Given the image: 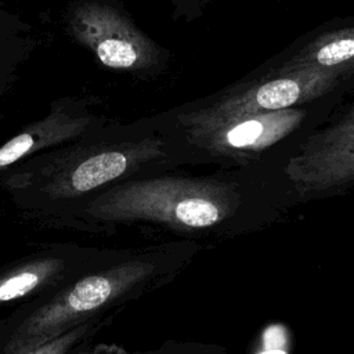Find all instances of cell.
<instances>
[{
  "mask_svg": "<svg viewBox=\"0 0 354 354\" xmlns=\"http://www.w3.org/2000/svg\"><path fill=\"white\" fill-rule=\"evenodd\" d=\"M156 266L151 260H126L80 278L24 317L7 337L3 353L33 350L82 325L94 313L142 286L155 274Z\"/></svg>",
  "mask_w": 354,
  "mask_h": 354,
  "instance_id": "cell-1",
  "label": "cell"
},
{
  "mask_svg": "<svg viewBox=\"0 0 354 354\" xmlns=\"http://www.w3.org/2000/svg\"><path fill=\"white\" fill-rule=\"evenodd\" d=\"M283 170L301 199L335 195L354 187V105L311 134Z\"/></svg>",
  "mask_w": 354,
  "mask_h": 354,
  "instance_id": "cell-2",
  "label": "cell"
},
{
  "mask_svg": "<svg viewBox=\"0 0 354 354\" xmlns=\"http://www.w3.org/2000/svg\"><path fill=\"white\" fill-rule=\"evenodd\" d=\"M348 76L322 71H274L221 102L209 116L210 127L253 113L289 109L336 88Z\"/></svg>",
  "mask_w": 354,
  "mask_h": 354,
  "instance_id": "cell-3",
  "label": "cell"
},
{
  "mask_svg": "<svg viewBox=\"0 0 354 354\" xmlns=\"http://www.w3.org/2000/svg\"><path fill=\"white\" fill-rule=\"evenodd\" d=\"M235 198L225 191H198L187 194L177 201L156 196H141L123 201L118 205L122 216L148 217L169 221L184 228H207L231 214L235 209Z\"/></svg>",
  "mask_w": 354,
  "mask_h": 354,
  "instance_id": "cell-4",
  "label": "cell"
},
{
  "mask_svg": "<svg viewBox=\"0 0 354 354\" xmlns=\"http://www.w3.org/2000/svg\"><path fill=\"white\" fill-rule=\"evenodd\" d=\"M304 119L301 109H281L245 115L212 126V142L224 151L259 152L272 147Z\"/></svg>",
  "mask_w": 354,
  "mask_h": 354,
  "instance_id": "cell-5",
  "label": "cell"
},
{
  "mask_svg": "<svg viewBox=\"0 0 354 354\" xmlns=\"http://www.w3.org/2000/svg\"><path fill=\"white\" fill-rule=\"evenodd\" d=\"M322 71L350 76L354 73V26L326 30L304 43L275 71Z\"/></svg>",
  "mask_w": 354,
  "mask_h": 354,
  "instance_id": "cell-6",
  "label": "cell"
},
{
  "mask_svg": "<svg viewBox=\"0 0 354 354\" xmlns=\"http://www.w3.org/2000/svg\"><path fill=\"white\" fill-rule=\"evenodd\" d=\"M66 267L61 257L29 260L0 277V304L21 299L59 278Z\"/></svg>",
  "mask_w": 354,
  "mask_h": 354,
  "instance_id": "cell-7",
  "label": "cell"
},
{
  "mask_svg": "<svg viewBox=\"0 0 354 354\" xmlns=\"http://www.w3.org/2000/svg\"><path fill=\"white\" fill-rule=\"evenodd\" d=\"M127 166V158L120 152H104L90 158L73 171L71 187L77 192L90 191L120 176Z\"/></svg>",
  "mask_w": 354,
  "mask_h": 354,
  "instance_id": "cell-8",
  "label": "cell"
},
{
  "mask_svg": "<svg viewBox=\"0 0 354 354\" xmlns=\"http://www.w3.org/2000/svg\"><path fill=\"white\" fill-rule=\"evenodd\" d=\"M95 51L101 62L111 68H129L138 58L136 46L119 36L102 37L97 41Z\"/></svg>",
  "mask_w": 354,
  "mask_h": 354,
  "instance_id": "cell-9",
  "label": "cell"
},
{
  "mask_svg": "<svg viewBox=\"0 0 354 354\" xmlns=\"http://www.w3.org/2000/svg\"><path fill=\"white\" fill-rule=\"evenodd\" d=\"M88 333V324H82L64 335L21 354H66L72 347H75L83 337Z\"/></svg>",
  "mask_w": 354,
  "mask_h": 354,
  "instance_id": "cell-10",
  "label": "cell"
},
{
  "mask_svg": "<svg viewBox=\"0 0 354 354\" xmlns=\"http://www.w3.org/2000/svg\"><path fill=\"white\" fill-rule=\"evenodd\" d=\"M194 354H228L225 353L224 350L218 348V347H213V346H205V347H201L199 351L194 353Z\"/></svg>",
  "mask_w": 354,
  "mask_h": 354,
  "instance_id": "cell-11",
  "label": "cell"
},
{
  "mask_svg": "<svg viewBox=\"0 0 354 354\" xmlns=\"http://www.w3.org/2000/svg\"><path fill=\"white\" fill-rule=\"evenodd\" d=\"M86 354H126V353L119 350L118 347H104V348H98L93 353H86Z\"/></svg>",
  "mask_w": 354,
  "mask_h": 354,
  "instance_id": "cell-12",
  "label": "cell"
}]
</instances>
